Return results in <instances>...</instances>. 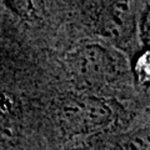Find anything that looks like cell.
<instances>
[{
  "mask_svg": "<svg viewBox=\"0 0 150 150\" xmlns=\"http://www.w3.org/2000/svg\"><path fill=\"white\" fill-rule=\"evenodd\" d=\"M15 134V105L5 94H0V146L5 148V145L13 143Z\"/></svg>",
  "mask_w": 150,
  "mask_h": 150,
  "instance_id": "277c9868",
  "label": "cell"
},
{
  "mask_svg": "<svg viewBox=\"0 0 150 150\" xmlns=\"http://www.w3.org/2000/svg\"><path fill=\"white\" fill-rule=\"evenodd\" d=\"M125 150H149L148 135L140 134L133 137L125 145Z\"/></svg>",
  "mask_w": 150,
  "mask_h": 150,
  "instance_id": "5b68a950",
  "label": "cell"
},
{
  "mask_svg": "<svg viewBox=\"0 0 150 150\" xmlns=\"http://www.w3.org/2000/svg\"><path fill=\"white\" fill-rule=\"evenodd\" d=\"M112 109L100 98L75 95L67 98L59 108V120L68 135H86L108 126Z\"/></svg>",
  "mask_w": 150,
  "mask_h": 150,
  "instance_id": "7a4b0ae2",
  "label": "cell"
},
{
  "mask_svg": "<svg viewBox=\"0 0 150 150\" xmlns=\"http://www.w3.org/2000/svg\"><path fill=\"white\" fill-rule=\"evenodd\" d=\"M68 71L85 88H98L114 80L119 74L115 53L100 44H85L74 49L65 59Z\"/></svg>",
  "mask_w": 150,
  "mask_h": 150,
  "instance_id": "6da1fadb",
  "label": "cell"
},
{
  "mask_svg": "<svg viewBox=\"0 0 150 150\" xmlns=\"http://www.w3.org/2000/svg\"><path fill=\"white\" fill-rule=\"evenodd\" d=\"M98 25L100 34L114 44L128 43L137 28L134 5L125 1L106 3L99 14Z\"/></svg>",
  "mask_w": 150,
  "mask_h": 150,
  "instance_id": "3957f363",
  "label": "cell"
}]
</instances>
